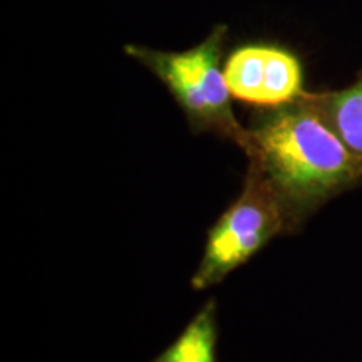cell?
Returning <instances> with one entry per match:
<instances>
[{"mask_svg": "<svg viewBox=\"0 0 362 362\" xmlns=\"http://www.w3.org/2000/svg\"><path fill=\"white\" fill-rule=\"evenodd\" d=\"M307 99L344 144L362 160V69L347 88L307 93Z\"/></svg>", "mask_w": 362, "mask_h": 362, "instance_id": "cell-5", "label": "cell"}, {"mask_svg": "<svg viewBox=\"0 0 362 362\" xmlns=\"http://www.w3.org/2000/svg\"><path fill=\"white\" fill-rule=\"evenodd\" d=\"M223 74L232 98L262 110L296 103L307 94L300 59L279 44L240 45L230 52Z\"/></svg>", "mask_w": 362, "mask_h": 362, "instance_id": "cell-4", "label": "cell"}, {"mask_svg": "<svg viewBox=\"0 0 362 362\" xmlns=\"http://www.w3.org/2000/svg\"><path fill=\"white\" fill-rule=\"evenodd\" d=\"M248 133V165L257 166L275 189L292 233L325 203L362 185V160L325 123L307 94L255 112Z\"/></svg>", "mask_w": 362, "mask_h": 362, "instance_id": "cell-1", "label": "cell"}, {"mask_svg": "<svg viewBox=\"0 0 362 362\" xmlns=\"http://www.w3.org/2000/svg\"><path fill=\"white\" fill-rule=\"evenodd\" d=\"M151 362H218L216 302H205L173 342Z\"/></svg>", "mask_w": 362, "mask_h": 362, "instance_id": "cell-6", "label": "cell"}, {"mask_svg": "<svg viewBox=\"0 0 362 362\" xmlns=\"http://www.w3.org/2000/svg\"><path fill=\"white\" fill-rule=\"evenodd\" d=\"M291 232L277 193L257 166L248 165L243 188L208 230L200 265L192 279L194 291L223 282L270 240Z\"/></svg>", "mask_w": 362, "mask_h": 362, "instance_id": "cell-3", "label": "cell"}, {"mask_svg": "<svg viewBox=\"0 0 362 362\" xmlns=\"http://www.w3.org/2000/svg\"><path fill=\"white\" fill-rule=\"evenodd\" d=\"M225 39L226 25L220 24L200 44L187 51H158L128 44L124 52L161 81L187 116L193 133H211L228 139L245 153L250 133L233 115L232 94L221 71Z\"/></svg>", "mask_w": 362, "mask_h": 362, "instance_id": "cell-2", "label": "cell"}]
</instances>
